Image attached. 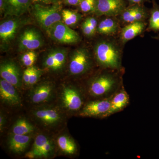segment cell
Instances as JSON below:
<instances>
[{"label": "cell", "instance_id": "cell-36", "mask_svg": "<svg viewBox=\"0 0 159 159\" xmlns=\"http://www.w3.org/2000/svg\"><path fill=\"white\" fill-rule=\"evenodd\" d=\"M129 3L133 5H141L145 2H149V0H127Z\"/></svg>", "mask_w": 159, "mask_h": 159}, {"label": "cell", "instance_id": "cell-1", "mask_svg": "<svg viewBox=\"0 0 159 159\" xmlns=\"http://www.w3.org/2000/svg\"><path fill=\"white\" fill-rule=\"evenodd\" d=\"M94 52L97 62L101 66L112 69L120 68V53L112 43L107 41L99 42L95 46Z\"/></svg>", "mask_w": 159, "mask_h": 159}, {"label": "cell", "instance_id": "cell-2", "mask_svg": "<svg viewBox=\"0 0 159 159\" xmlns=\"http://www.w3.org/2000/svg\"><path fill=\"white\" fill-rule=\"evenodd\" d=\"M61 8L58 2L50 6L36 3L33 5L32 12L39 25L47 31L54 24L61 21Z\"/></svg>", "mask_w": 159, "mask_h": 159}, {"label": "cell", "instance_id": "cell-30", "mask_svg": "<svg viewBox=\"0 0 159 159\" xmlns=\"http://www.w3.org/2000/svg\"><path fill=\"white\" fill-rule=\"evenodd\" d=\"M81 29L83 34L88 37H91L94 34L91 30L89 23L86 20L81 25Z\"/></svg>", "mask_w": 159, "mask_h": 159}, {"label": "cell", "instance_id": "cell-32", "mask_svg": "<svg viewBox=\"0 0 159 159\" xmlns=\"http://www.w3.org/2000/svg\"><path fill=\"white\" fill-rule=\"evenodd\" d=\"M88 23H89L92 31H93L94 34L96 33L97 31V20L94 17H89L86 19Z\"/></svg>", "mask_w": 159, "mask_h": 159}, {"label": "cell", "instance_id": "cell-15", "mask_svg": "<svg viewBox=\"0 0 159 159\" xmlns=\"http://www.w3.org/2000/svg\"><path fill=\"white\" fill-rule=\"evenodd\" d=\"M25 21L19 18L6 20L0 25V39L1 43L9 44L14 39L20 28Z\"/></svg>", "mask_w": 159, "mask_h": 159}, {"label": "cell", "instance_id": "cell-10", "mask_svg": "<svg viewBox=\"0 0 159 159\" xmlns=\"http://www.w3.org/2000/svg\"><path fill=\"white\" fill-rule=\"evenodd\" d=\"M43 39L40 32L34 28H28L23 31L18 39L20 51H34L43 44Z\"/></svg>", "mask_w": 159, "mask_h": 159}, {"label": "cell", "instance_id": "cell-39", "mask_svg": "<svg viewBox=\"0 0 159 159\" xmlns=\"http://www.w3.org/2000/svg\"><path fill=\"white\" fill-rule=\"evenodd\" d=\"M155 38L156 39H157L159 40V36H157V37Z\"/></svg>", "mask_w": 159, "mask_h": 159}, {"label": "cell", "instance_id": "cell-33", "mask_svg": "<svg viewBox=\"0 0 159 159\" xmlns=\"http://www.w3.org/2000/svg\"><path fill=\"white\" fill-rule=\"evenodd\" d=\"M82 0H64V2L68 6H79L80 3Z\"/></svg>", "mask_w": 159, "mask_h": 159}, {"label": "cell", "instance_id": "cell-21", "mask_svg": "<svg viewBox=\"0 0 159 159\" xmlns=\"http://www.w3.org/2000/svg\"><path fill=\"white\" fill-rule=\"evenodd\" d=\"M129 103V97L126 92L121 91L112 97L108 116L118 112L125 108Z\"/></svg>", "mask_w": 159, "mask_h": 159}, {"label": "cell", "instance_id": "cell-17", "mask_svg": "<svg viewBox=\"0 0 159 159\" xmlns=\"http://www.w3.org/2000/svg\"><path fill=\"white\" fill-rule=\"evenodd\" d=\"M4 16L19 17L26 13L32 4L31 0H3Z\"/></svg>", "mask_w": 159, "mask_h": 159}, {"label": "cell", "instance_id": "cell-38", "mask_svg": "<svg viewBox=\"0 0 159 159\" xmlns=\"http://www.w3.org/2000/svg\"><path fill=\"white\" fill-rule=\"evenodd\" d=\"M54 3L58 2V0H53Z\"/></svg>", "mask_w": 159, "mask_h": 159}, {"label": "cell", "instance_id": "cell-20", "mask_svg": "<svg viewBox=\"0 0 159 159\" xmlns=\"http://www.w3.org/2000/svg\"><path fill=\"white\" fill-rule=\"evenodd\" d=\"M145 23L142 21H136L129 23L122 29L121 39L122 42L125 43L141 34L145 29Z\"/></svg>", "mask_w": 159, "mask_h": 159}, {"label": "cell", "instance_id": "cell-16", "mask_svg": "<svg viewBox=\"0 0 159 159\" xmlns=\"http://www.w3.org/2000/svg\"><path fill=\"white\" fill-rule=\"evenodd\" d=\"M0 97L2 102L10 106L21 105V100L16 87L2 78L0 80Z\"/></svg>", "mask_w": 159, "mask_h": 159}, {"label": "cell", "instance_id": "cell-37", "mask_svg": "<svg viewBox=\"0 0 159 159\" xmlns=\"http://www.w3.org/2000/svg\"><path fill=\"white\" fill-rule=\"evenodd\" d=\"M5 6H4L3 0H0V12L1 15H4Z\"/></svg>", "mask_w": 159, "mask_h": 159}, {"label": "cell", "instance_id": "cell-35", "mask_svg": "<svg viewBox=\"0 0 159 159\" xmlns=\"http://www.w3.org/2000/svg\"><path fill=\"white\" fill-rule=\"evenodd\" d=\"M31 2L32 3H34V4L39 3V4H43L46 5L54 4L53 0H31Z\"/></svg>", "mask_w": 159, "mask_h": 159}, {"label": "cell", "instance_id": "cell-19", "mask_svg": "<svg viewBox=\"0 0 159 159\" xmlns=\"http://www.w3.org/2000/svg\"><path fill=\"white\" fill-rule=\"evenodd\" d=\"M56 147L65 155L73 156L77 153V147L76 142L67 134L59 135L56 139Z\"/></svg>", "mask_w": 159, "mask_h": 159}, {"label": "cell", "instance_id": "cell-5", "mask_svg": "<svg viewBox=\"0 0 159 159\" xmlns=\"http://www.w3.org/2000/svg\"><path fill=\"white\" fill-rule=\"evenodd\" d=\"M56 143L45 134L38 135L34 139L31 150L26 154L29 159L48 158L54 155Z\"/></svg>", "mask_w": 159, "mask_h": 159}, {"label": "cell", "instance_id": "cell-40", "mask_svg": "<svg viewBox=\"0 0 159 159\" xmlns=\"http://www.w3.org/2000/svg\"><path fill=\"white\" fill-rule=\"evenodd\" d=\"M59 1V0H58V1Z\"/></svg>", "mask_w": 159, "mask_h": 159}, {"label": "cell", "instance_id": "cell-25", "mask_svg": "<svg viewBox=\"0 0 159 159\" xmlns=\"http://www.w3.org/2000/svg\"><path fill=\"white\" fill-rule=\"evenodd\" d=\"M152 9L149 20L148 29L155 31H159V6L155 0H152Z\"/></svg>", "mask_w": 159, "mask_h": 159}, {"label": "cell", "instance_id": "cell-22", "mask_svg": "<svg viewBox=\"0 0 159 159\" xmlns=\"http://www.w3.org/2000/svg\"><path fill=\"white\" fill-rule=\"evenodd\" d=\"M35 130L34 125L25 118H20L12 127V134L18 135H30Z\"/></svg>", "mask_w": 159, "mask_h": 159}, {"label": "cell", "instance_id": "cell-11", "mask_svg": "<svg viewBox=\"0 0 159 159\" xmlns=\"http://www.w3.org/2000/svg\"><path fill=\"white\" fill-rule=\"evenodd\" d=\"M111 98L99 99L89 102L80 111L79 116L89 117L108 116Z\"/></svg>", "mask_w": 159, "mask_h": 159}, {"label": "cell", "instance_id": "cell-14", "mask_svg": "<svg viewBox=\"0 0 159 159\" xmlns=\"http://www.w3.org/2000/svg\"><path fill=\"white\" fill-rule=\"evenodd\" d=\"M55 91V86L52 83L44 81L38 84L30 92L31 102L36 104L48 102L53 97Z\"/></svg>", "mask_w": 159, "mask_h": 159}, {"label": "cell", "instance_id": "cell-13", "mask_svg": "<svg viewBox=\"0 0 159 159\" xmlns=\"http://www.w3.org/2000/svg\"><path fill=\"white\" fill-rule=\"evenodd\" d=\"M125 8L124 0H97L95 13L111 17L121 14Z\"/></svg>", "mask_w": 159, "mask_h": 159}, {"label": "cell", "instance_id": "cell-23", "mask_svg": "<svg viewBox=\"0 0 159 159\" xmlns=\"http://www.w3.org/2000/svg\"><path fill=\"white\" fill-rule=\"evenodd\" d=\"M118 28V24L116 20L111 18H107L99 23L97 31L100 34L110 35L116 33Z\"/></svg>", "mask_w": 159, "mask_h": 159}, {"label": "cell", "instance_id": "cell-28", "mask_svg": "<svg viewBox=\"0 0 159 159\" xmlns=\"http://www.w3.org/2000/svg\"><path fill=\"white\" fill-rule=\"evenodd\" d=\"M140 5H134L133 6L125 8L121 13V19L125 22L130 23L133 15L139 9Z\"/></svg>", "mask_w": 159, "mask_h": 159}, {"label": "cell", "instance_id": "cell-29", "mask_svg": "<svg viewBox=\"0 0 159 159\" xmlns=\"http://www.w3.org/2000/svg\"><path fill=\"white\" fill-rule=\"evenodd\" d=\"M42 73L41 70H39L34 66H32L29 85H33L36 84L41 77Z\"/></svg>", "mask_w": 159, "mask_h": 159}, {"label": "cell", "instance_id": "cell-27", "mask_svg": "<svg viewBox=\"0 0 159 159\" xmlns=\"http://www.w3.org/2000/svg\"><path fill=\"white\" fill-rule=\"evenodd\" d=\"M97 0H82L79 5L80 9L84 13H95Z\"/></svg>", "mask_w": 159, "mask_h": 159}, {"label": "cell", "instance_id": "cell-4", "mask_svg": "<svg viewBox=\"0 0 159 159\" xmlns=\"http://www.w3.org/2000/svg\"><path fill=\"white\" fill-rule=\"evenodd\" d=\"M83 97L81 92L76 87L64 85L60 94V103L65 110L71 113L76 112L83 107Z\"/></svg>", "mask_w": 159, "mask_h": 159}, {"label": "cell", "instance_id": "cell-6", "mask_svg": "<svg viewBox=\"0 0 159 159\" xmlns=\"http://www.w3.org/2000/svg\"><path fill=\"white\" fill-rule=\"evenodd\" d=\"M32 115L39 123L48 128L56 127L64 120L62 112L54 107H38L32 111Z\"/></svg>", "mask_w": 159, "mask_h": 159}, {"label": "cell", "instance_id": "cell-8", "mask_svg": "<svg viewBox=\"0 0 159 159\" xmlns=\"http://www.w3.org/2000/svg\"><path fill=\"white\" fill-rule=\"evenodd\" d=\"M68 51L66 49L55 48L47 52L43 60L45 69L54 73H59L63 70L67 62Z\"/></svg>", "mask_w": 159, "mask_h": 159}, {"label": "cell", "instance_id": "cell-31", "mask_svg": "<svg viewBox=\"0 0 159 159\" xmlns=\"http://www.w3.org/2000/svg\"><path fill=\"white\" fill-rule=\"evenodd\" d=\"M32 66L27 67L23 74V81L26 85H29L31 78Z\"/></svg>", "mask_w": 159, "mask_h": 159}, {"label": "cell", "instance_id": "cell-18", "mask_svg": "<svg viewBox=\"0 0 159 159\" xmlns=\"http://www.w3.org/2000/svg\"><path fill=\"white\" fill-rule=\"evenodd\" d=\"M31 140L30 135H18L11 134L8 140L9 150L13 153L20 154L25 152Z\"/></svg>", "mask_w": 159, "mask_h": 159}, {"label": "cell", "instance_id": "cell-9", "mask_svg": "<svg viewBox=\"0 0 159 159\" xmlns=\"http://www.w3.org/2000/svg\"><path fill=\"white\" fill-rule=\"evenodd\" d=\"M116 84V79L109 74H102L94 78L89 84V91L94 97H102L110 93Z\"/></svg>", "mask_w": 159, "mask_h": 159}, {"label": "cell", "instance_id": "cell-7", "mask_svg": "<svg viewBox=\"0 0 159 159\" xmlns=\"http://www.w3.org/2000/svg\"><path fill=\"white\" fill-rule=\"evenodd\" d=\"M46 31L51 39L61 43L73 44L80 40L78 33L61 21L54 24Z\"/></svg>", "mask_w": 159, "mask_h": 159}, {"label": "cell", "instance_id": "cell-12", "mask_svg": "<svg viewBox=\"0 0 159 159\" xmlns=\"http://www.w3.org/2000/svg\"><path fill=\"white\" fill-rule=\"evenodd\" d=\"M0 75L1 78L13 84L16 88L21 87L23 76L19 67L13 61L7 60L1 63Z\"/></svg>", "mask_w": 159, "mask_h": 159}, {"label": "cell", "instance_id": "cell-3", "mask_svg": "<svg viewBox=\"0 0 159 159\" xmlns=\"http://www.w3.org/2000/svg\"><path fill=\"white\" fill-rule=\"evenodd\" d=\"M92 59L88 50L85 48H79L71 54L68 68L72 76H80L86 74L92 66Z\"/></svg>", "mask_w": 159, "mask_h": 159}, {"label": "cell", "instance_id": "cell-24", "mask_svg": "<svg viewBox=\"0 0 159 159\" xmlns=\"http://www.w3.org/2000/svg\"><path fill=\"white\" fill-rule=\"evenodd\" d=\"M61 16L63 22L69 27L77 25L82 17L77 11L69 9H63Z\"/></svg>", "mask_w": 159, "mask_h": 159}, {"label": "cell", "instance_id": "cell-26", "mask_svg": "<svg viewBox=\"0 0 159 159\" xmlns=\"http://www.w3.org/2000/svg\"><path fill=\"white\" fill-rule=\"evenodd\" d=\"M37 57V53L35 51H28L21 55L20 60L23 65L29 67L33 66Z\"/></svg>", "mask_w": 159, "mask_h": 159}, {"label": "cell", "instance_id": "cell-34", "mask_svg": "<svg viewBox=\"0 0 159 159\" xmlns=\"http://www.w3.org/2000/svg\"><path fill=\"white\" fill-rule=\"evenodd\" d=\"M6 124V117L2 111L0 114V130L2 132L4 126Z\"/></svg>", "mask_w": 159, "mask_h": 159}]
</instances>
